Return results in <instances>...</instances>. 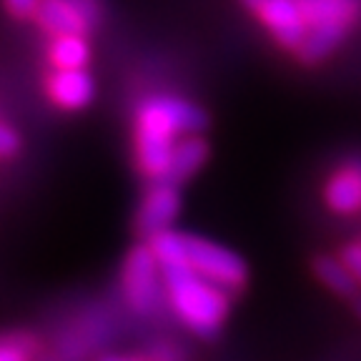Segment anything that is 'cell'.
<instances>
[{"mask_svg": "<svg viewBox=\"0 0 361 361\" xmlns=\"http://www.w3.org/2000/svg\"><path fill=\"white\" fill-rule=\"evenodd\" d=\"M206 108L178 93H153L138 101L130 121V158L146 183L164 180L176 143L188 133H206Z\"/></svg>", "mask_w": 361, "mask_h": 361, "instance_id": "1", "label": "cell"}, {"mask_svg": "<svg viewBox=\"0 0 361 361\" xmlns=\"http://www.w3.org/2000/svg\"><path fill=\"white\" fill-rule=\"evenodd\" d=\"M161 274H164L166 301L180 319V324L196 336H216L228 319L233 293L203 279L183 261L161 264Z\"/></svg>", "mask_w": 361, "mask_h": 361, "instance_id": "2", "label": "cell"}, {"mask_svg": "<svg viewBox=\"0 0 361 361\" xmlns=\"http://www.w3.org/2000/svg\"><path fill=\"white\" fill-rule=\"evenodd\" d=\"M158 264H169V261H183L193 271H198L203 279L214 281L216 286L226 288L228 293H241L248 283V264L243 256L231 251L224 243H216L206 236L188 231H169L158 233L148 238Z\"/></svg>", "mask_w": 361, "mask_h": 361, "instance_id": "3", "label": "cell"}, {"mask_svg": "<svg viewBox=\"0 0 361 361\" xmlns=\"http://www.w3.org/2000/svg\"><path fill=\"white\" fill-rule=\"evenodd\" d=\"M121 291L126 304L138 316H156L164 306L166 286L161 264L148 241H138L128 248L121 264Z\"/></svg>", "mask_w": 361, "mask_h": 361, "instance_id": "4", "label": "cell"}, {"mask_svg": "<svg viewBox=\"0 0 361 361\" xmlns=\"http://www.w3.org/2000/svg\"><path fill=\"white\" fill-rule=\"evenodd\" d=\"M106 20L103 0H40L33 25L45 35H93Z\"/></svg>", "mask_w": 361, "mask_h": 361, "instance_id": "5", "label": "cell"}, {"mask_svg": "<svg viewBox=\"0 0 361 361\" xmlns=\"http://www.w3.org/2000/svg\"><path fill=\"white\" fill-rule=\"evenodd\" d=\"M180 206H183L180 186H176L171 180L146 183L141 203L133 214V231L138 241H148V238L173 228L176 219L180 216Z\"/></svg>", "mask_w": 361, "mask_h": 361, "instance_id": "6", "label": "cell"}, {"mask_svg": "<svg viewBox=\"0 0 361 361\" xmlns=\"http://www.w3.org/2000/svg\"><path fill=\"white\" fill-rule=\"evenodd\" d=\"M96 93V78L88 68H48L43 75V96L63 113L85 111Z\"/></svg>", "mask_w": 361, "mask_h": 361, "instance_id": "7", "label": "cell"}, {"mask_svg": "<svg viewBox=\"0 0 361 361\" xmlns=\"http://www.w3.org/2000/svg\"><path fill=\"white\" fill-rule=\"evenodd\" d=\"M251 16L261 23V28L271 35V40L291 56L299 51L309 33L299 0H264Z\"/></svg>", "mask_w": 361, "mask_h": 361, "instance_id": "8", "label": "cell"}, {"mask_svg": "<svg viewBox=\"0 0 361 361\" xmlns=\"http://www.w3.org/2000/svg\"><path fill=\"white\" fill-rule=\"evenodd\" d=\"M324 203L336 216H359L361 214V161H344L338 164L324 183Z\"/></svg>", "mask_w": 361, "mask_h": 361, "instance_id": "9", "label": "cell"}, {"mask_svg": "<svg viewBox=\"0 0 361 361\" xmlns=\"http://www.w3.org/2000/svg\"><path fill=\"white\" fill-rule=\"evenodd\" d=\"M209 161H211V141L206 138V133L183 135V138L176 143L169 173H166L164 180H171L176 186H183V183L196 178Z\"/></svg>", "mask_w": 361, "mask_h": 361, "instance_id": "10", "label": "cell"}, {"mask_svg": "<svg viewBox=\"0 0 361 361\" xmlns=\"http://www.w3.org/2000/svg\"><path fill=\"white\" fill-rule=\"evenodd\" d=\"M354 28L349 25H341V23H324V25H311L309 33H306L304 43L293 58L304 66H319L326 58H331L334 53L344 45V40L349 38V33Z\"/></svg>", "mask_w": 361, "mask_h": 361, "instance_id": "11", "label": "cell"}, {"mask_svg": "<svg viewBox=\"0 0 361 361\" xmlns=\"http://www.w3.org/2000/svg\"><path fill=\"white\" fill-rule=\"evenodd\" d=\"M45 63L48 68H88L93 61L88 35H56L45 38Z\"/></svg>", "mask_w": 361, "mask_h": 361, "instance_id": "12", "label": "cell"}, {"mask_svg": "<svg viewBox=\"0 0 361 361\" xmlns=\"http://www.w3.org/2000/svg\"><path fill=\"white\" fill-rule=\"evenodd\" d=\"M314 276L324 283L331 293H336L338 299H356L361 293V286L356 281V276L351 274V269L346 266V261L341 256H331V254H322L316 256L314 264Z\"/></svg>", "mask_w": 361, "mask_h": 361, "instance_id": "13", "label": "cell"}, {"mask_svg": "<svg viewBox=\"0 0 361 361\" xmlns=\"http://www.w3.org/2000/svg\"><path fill=\"white\" fill-rule=\"evenodd\" d=\"M306 25H324V23H341L356 28L361 18V0H299Z\"/></svg>", "mask_w": 361, "mask_h": 361, "instance_id": "14", "label": "cell"}, {"mask_svg": "<svg viewBox=\"0 0 361 361\" xmlns=\"http://www.w3.org/2000/svg\"><path fill=\"white\" fill-rule=\"evenodd\" d=\"M28 341L25 336H3L0 338V361H28Z\"/></svg>", "mask_w": 361, "mask_h": 361, "instance_id": "15", "label": "cell"}, {"mask_svg": "<svg viewBox=\"0 0 361 361\" xmlns=\"http://www.w3.org/2000/svg\"><path fill=\"white\" fill-rule=\"evenodd\" d=\"M23 148V138L11 123L0 121V161H8V158H16Z\"/></svg>", "mask_w": 361, "mask_h": 361, "instance_id": "16", "label": "cell"}, {"mask_svg": "<svg viewBox=\"0 0 361 361\" xmlns=\"http://www.w3.org/2000/svg\"><path fill=\"white\" fill-rule=\"evenodd\" d=\"M0 3H3V11L18 23H33L40 6V0H0Z\"/></svg>", "mask_w": 361, "mask_h": 361, "instance_id": "17", "label": "cell"}, {"mask_svg": "<svg viewBox=\"0 0 361 361\" xmlns=\"http://www.w3.org/2000/svg\"><path fill=\"white\" fill-rule=\"evenodd\" d=\"M338 256L346 261V266L351 269V274H354L361 286V241H351V243H346V246H341Z\"/></svg>", "mask_w": 361, "mask_h": 361, "instance_id": "18", "label": "cell"}, {"mask_svg": "<svg viewBox=\"0 0 361 361\" xmlns=\"http://www.w3.org/2000/svg\"><path fill=\"white\" fill-rule=\"evenodd\" d=\"M238 3H241V6H243V8H246V11H248V13H254V11H256V8H259V6H261V3H264V0H238Z\"/></svg>", "mask_w": 361, "mask_h": 361, "instance_id": "19", "label": "cell"}, {"mask_svg": "<svg viewBox=\"0 0 361 361\" xmlns=\"http://www.w3.org/2000/svg\"><path fill=\"white\" fill-rule=\"evenodd\" d=\"M351 306H354V314L361 319V293L356 296V299H351Z\"/></svg>", "mask_w": 361, "mask_h": 361, "instance_id": "20", "label": "cell"}, {"mask_svg": "<svg viewBox=\"0 0 361 361\" xmlns=\"http://www.w3.org/2000/svg\"><path fill=\"white\" fill-rule=\"evenodd\" d=\"M101 361H138V359H128V356H106Z\"/></svg>", "mask_w": 361, "mask_h": 361, "instance_id": "21", "label": "cell"}, {"mask_svg": "<svg viewBox=\"0 0 361 361\" xmlns=\"http://www.w3.org/2000/svg\"><path fill=\"white\" fill-rule=\"evenodd\" d=\"M359 241H361V238H359Z\"/></svg>", "mask_w": 361, "mask_h": 361, "instance_id": "22", "label": "cell"}]
</instances>
